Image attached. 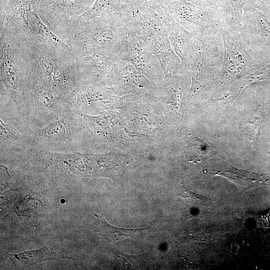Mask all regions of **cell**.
<instances>
[{
  "instance_id": "obj_1",
  "label": "cell",
  "mask_w": 270,
  "mask_h": 270,
  "mask_svg": "<svg viewBox=\"0 0 270 270\" xmlns=\"http://www.w3.org/2000/svg\"><path fill=\"white\" fill-rule=\"evenodd\" d=\"M124 8L64 30L58 36L72 50H98L118 54L120 46L130 32Z\"/></svg>"
},
{
  "instance_id": "obj_2",
  "label": "cell",
  "mask_w": 270,
  "mask_h": 270,
  "mask_svg": "<svg viewBox=\"0 0 270 270\" xmlns=\"http://www.w3.org/2000/svg\"><path fill=\"white\" fill-rule=\"evenodd\" d=\"M124 11L130 30L135 32L158 59L164 74L188 71L174 52L168 33L159 14L136 2Z\"/></svg>"
},
{
  "instance_id": "obj_3",
  "label": "cell",
  "mask_w": 270,
  "mask_h": 270,
  "mask_svg": "<svg viewBox=\"0 0 270 270\" xmlns=\"http://www.w3.org/2000/svg\"><path fill=\"white\" fill-rule=\"evenodd\" d=\"M188 70L192 78L190 92L204 88L206 82L220 75L224 62V48L220 32L193 36Z\"/></svg>"
},
{
  "instance_id": "obj_4",
  "label": "cell",
  "mask_w": 270,
  "mask_h": 270,
  "mask_svg": "<svg viewBox=\"0 0 270 270\" xmlns=\"http://www.w3.org/2000/svg\"><path fill=\"white\" fill-rule=\"evenodd\" d=\"M220 32L224 48V62L220 75L222 86L265 65L262 57L244 42L238 29L222 26Z\"/></svg>"
},
{
  "instance_id": "obj_5",
  "label": "cell",
  "mask_w": 270,
  "mask_h": 270,
  "mask_svg": "<svg viewBox=\"0 0 270 270\" xmlns=\"http://www.w3.org/2000/svg\"><path fill=\"white\" fill-rule=\"evenodd\" d=\"M166 10L172 18L193 36L220 32L223 26L214 5L186 0H172Z\"/></svg>"
},
{
  "instance_id": "obj_6",
  "label": "cell",
  "mask_w": 270,
  "mask_h": 270,
  "mask_svg": "<svg viewBox=\"0 0 270 270\" xmlns=\"http://www.w3.org/2000/svg\"><path fill=\"white\" fill-rule=\"evenodd\" d=\"M120 60L130 63L137 70L152 78L164 74L156 56L151 52L141 38L130 30L118 48Z\"/></svg>"
},
{
  "instance_id": "obj_7",
  "label": "cell",
  "mask_w": 270,
  "mask_h": 270,
  "mask_svg": "<svg viewBox=\"0 0 270 270\" xmlns=\"http://www.w3.org/2000/svg\"><path fill=\"white\" fill-rule=\"evenodd\" d=\"M95 0H44L32 4L43 22L54 32L86 11Z\"/></svg>"
},
{
  "instance_id": "obj_8",
  "label": "cell",
  "mask_w": 270,
  "mask_h": 270,
  "mask_svg": "<svg viewBox=\"0 0 270 270\" xmlns=\"http://www.w3.org/2000/svg\"><path fill=\"white\" fill-rule=\"evenodd\" d=\"M81 82L86 78L110 76L118 60L116 52L98 50H72Z\"/></svg>"
},
{
  "instance_id": "obj_9",
  "label": "cell",
  "mask_w": 270,
  "mask_h": 270,
  "mask_svg": "<svg viewBox=\"0 0 270 270\" xmlns=\"http://www.w3.org/2000/svg\"><path fill=\"white\" fill-rule=\"evenodd\" d=\"M238 30L244 42L255 52L270 48V22L262 11L254 8L244 12Z\"/></svg>"
},
{
  "instance_id": "obj_10",
  "label": "cell",
  "mask_w": 270,
  "mask_h": 270,
  "mask_svg": "<svg viewBox=\"0 0 270 270\" xmlns=\"http://www.w3.org/2000/svg\"><path fill=\"white\" fill-rule=\"evenodd\" d=\"M154 11L159 14L166 26L174 52L180 60L183 67L188 70V60L192 46V36L172 18L166 8Z\"/></svg>"
},
{
  "instance_id": "obj_11",
  "label": "cell",
  "mask_w": 270,
  "mask_h": 270,
  "mask_svg": "<svg viewBox=\"0 0 270 270\" xmlns=\"http://www.w3.org/2000/svg\"><path fill=\"white\" fill-rule=\"evenodd\" d=\"M134 2V0H95L86 11L61 26L58 31L85 23L96 18L118 12Z\"/></svg>"
},
{
  "instance_id": "obj_12",
  "label": "cell",
  "mask_w": 270,
  "mask_h": 270,
  "mask_svg": "<svg viewBox=\"0 0 270 270\" xmlns=\"http://www.w3.org/2000/svg\"><path fill=\"white\" fill-rule=\"evenodd\" d=\"M212 175L223 176L234 184L242 192L252 188L268 185L270 179L268 176L233 167L220 168L209 172Z\"/></svg>"
},
{
  "instance_id": "obj_13",
  "label": "cell",
  "mask_w": 270,
  "mask_h": 270,
  "mask_svg": "<svg viewBox=\"0 0 270 270\" xmlns=\"http://www.w3.org/2000/svg\"><path fill=\"white\" fill-rule=\"evenodd\" d=\"M8 256L12 259L16 260V262L22 264L24 266H32L44 260L61 258L73 259L68 251L53 242L48 243L40 250L8 254Z\"/></svg>"
},
{
  "instance_id": "obj_14",
  "label": "cell",
  "mask_w": 270,
  "mask_h": 270,
  "mask_svg": "<svg viewBox=\"0 0 270 270\" xmlns=\"http://www.w3.org/2000/svg\"><path fill=\"white\" fill-rule=\"evenodd\" d=\"M222 26L238 29L244 12L253 8L252 0H214Z\"/></svg>"
},
{
  "instance_id": "obj_15",
  "label": "cell",
  "mask_w": 270,
  "mask_h": 270,
  "mask_svg": "<svg viewBox=\"0 0 270 270\" xmlns=\"http://www.w3.org/2000/svg\"><path fill=\"white\" fill-rule=\"evenodd\" d=\"M95 216L96 220L93 225L94 230L104 238L114 241L139 235L150 227L140 229L119 228L110 225L102 216L95 214Z\"/></svg>"
},
{
  "instance_id": "obj_16",
  "label": "cell",
  "mask_w": 270,
  "mask_h": 270,
  "mask_svg": "<svg viewBox=\"0 0 270 270\" xmlns=\"http://www.w3.org/2000/svg\"><path fill=\"white\" fill-rule=\"evenodd\" d=\"M36 134L38 138L46 140L64 141L70 134V126L66 120L60 119L40 129Z\"/></svg>"
},
{
  "instance_id": "obj_17",
  "label": "cell",
  "mask_w": 270,
  "mask_h": 270,
  "mask_svg": "<svg viewBox=\"0 0 270 270\" xmlns=\"http://www.w3.org/2000/svg\"><path fill=\"white\" fill-rule=\"evenodd\" d=\"M0 138L1 148H6L22 138L17 130L0 120Z\"/></svg>"
},
{
  "instance_id": "obj_18",
  "label": "cell",
  "mask_w": 270,
  "mask_h": 270,
  "mask_svg": "<svg viewBox=\"0 0 270 270\" xmlns=\"http://www.w3.org/2000/svg\"><path fill=\"white\" fill-rule=\"evenodd\" d=\"M35 0H0V12H8L18 9L30 10Z\"/></svg>"
},
{
  "instance_id": "obj_19",
  "label": "cell",
  "mask_w": 270,
  "mask_h": 270,
  "mask_svg": "<svg viewBox=\"0 0 270 270\" xmlns=\"http://www.w3.org/2000/svg\"><path fill=\"white\" fill-rule=\"evenodd\" d=\"M178 195L182 199L185 200L186 202L192 204H203L206 202L205 198L192 193L184 187L180 189Z\"/></svg>"
},
{
  "instance_id": "obj_20",
  "label": "cell",
  "mask_w": 270,
  "mask_h": 270,
  "mask_svg": "<svg viewBox=\"0 0 270 270\" xmlns=\"http://www.w3.org/2000/svg\"><path fill=\"white\" fill-rule=\"evenodd\" d=\"M172 0H134V2L152 10L166 9Z\"/></svg>"
},
{
  "instance_id": "obj_21",
  "label": "cell",
  "mask_w": 270,
  "mask_h": 270,
  "mask_svg": "<svg viewBox=\"0 0 270 270\" xmlns=\"http://www.w3.org/2000/svg\"><path fill=\"white\" fill-rule=\"evenodd\" d=\"M254 8L266 12L270 6V0H252Z\"/></svg>"
},
{
  "instance_id": "obj_22",
  "label": "cell",
  "mask_w": 270,
  "mask_h": 270,
  "mask_svg": "<svg viewBox=\"0 0 270 270\" xmlns=\"http://www.w3.org/2000/svg\"><path fill=\"white\" fill-rule=\"evenodd\" d=\"M186 0L214 6V0Z\"/></svg>"
},
{
  "instance_id": "obj_23",
  "label": "cell",
  "mask_w": 270,
  "mask_h": 270,
  "mask_svg": "<svg viewBox=\"0 0 270 270\" xmlns=\"http://www.w3.org/2000/svg\"><path fill=\"white\" fill-rule=\"evenodd\" d=\"M43 0H35L33 2L36 3V2H40Z\"/></svg>"
}]
</instances>
